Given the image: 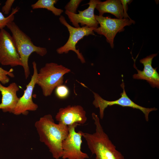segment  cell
Listing matches in <instances>:
<instances>
[{"label": "cell", "instance_id": "13", "mask_svg": "<svg viewBox=\"0 0 159 159\" xmlns=\"http://www.w3.org/2000/svg\"><path fill=\"white\" fill-rule=\"evenodd\" d=\"M157 54H151L140 60V62L144 66L143 71L137 69L135 65V61L134 60L133 66L137 70L138 73L134 74L133 78L134 79L145 80L153 87L159 88V74L156 71L157 67L154 68L152 66L153 59Z\"/></svg>", "mask_w": 159, "mask_h": 159}, {"label": "cell", "instance_id": "10", "mask_svg": "<svg viewBox=\"0 0 159 159\" xmlns=\"http://www.w3.org/2000/svg\"><path fill=\"white\" fill-rule=\"evenodd\" d=\"M33 73L30 82L26 86L23 95L19 100L15 107L13 113L16 115L21 114L27 115L28 111H35L38 108V105L32 100L33 90L36 84L38 71L37 65L35 61L32 62Z\"/></svg>", "mask_w": 159, "mask_h": 159}, {"label": "cell", "instance_id": "14", "mask_svg": "<svg viewBox=\"0 0 159 159\" xmlns=\"http://www.w3.org/2000/svg\"><path fill=\"white\" fill-rule=\"evenodd\" d=\"M19 89L15 82H12L6 87L0 82V92L2 95L0 109L3 112L13 113L19 100L16 94Z\"/></svg>", "mask_w": 159, "mask_h": 159}, {"label": "cell", "instance_id": "18", "mask_svg": "<svg viewBox=\"0 0 159 159\" xmlns=\"http://www.w3.org/2000/svg\"><path fill=\"white\" fill-rule=\"evenodd\" d=\"M13 71V69L12 68L7 71L0 67V82L4 85L8 83L10 79L8 76L12 78L14 77V75L12 72Z\"/></svg>", "mask_w": 159, "mask_h": 159}, {"label": "cell", "instance_id": "1", "mask_svg": "<svg viewBox=\"0 0 159 159\" xmlns=\"http://www.w3.org/2000/svg\"><path fill=\"white\" fill-rule=\"evenodd\" d=\"M40 141L48 148L55 159L62 155V143L69 134L68 126L55 123L51 114L40 117L35 123Z\"/></svg>", "mask_w": 159, "mask_h": 159}, {"label": "cell", "instance_id": "2", "mask_svg": "<svg viewBox=\"0 0 159 159\" xmlns=\"http://www.w3.org/2000/svg\"><path fill=\"white\" fill-rule=\"evenodd\" d=\"M92 116L95 126V132L90 134L82 131V134L89 149L95 155V159H125L104 131L97 115L93 112Z\"/></svg>", "mask_w": 159, "mask_h": 159}, {"label": "cell", "instance_id": "8", "mask_svg": "<svg viewBox=\"0 0 159 159\" xmlns=\"http://www.w3.org/2000/svg\"><path fill=\"white\" fill-rule=\"evenodd\" d=\"M79 124L75 123L68 126L69 134L62 143L63 159H86L89 158L88 154L81 150L82 143L81 131L77 132L75 128Z\"/></svg>", "mask_w": 159, "mask_h": 159}, {"label": "cell", "instance_id": "12", "mask_svg": "<svg viewBox=\"0 0 159 159\" xmlns=\"http://www.w3.org/2000/svg\"><path fill=\"white\" fill-rule=\"evenodd\" d=\"M100 1L98 0H90L87 4L88 7L83 11H78V14H73L67 11L65 13L68 17L72 24L75 27H79V23L82 26L97 28L99 24L95 17L94 10L96 5Z\"/></svg>", "mask_w": 159, "mask_h": 159}, {"label": "cell", "instance_id": "22", "mask_svg": "<svg viewBox=\"0 0 159 159\" xmlns=\"http://www.w3.org/2000/svg\"><path fill=\"white\" fill-rule=\"evenodd\" d=\"M123 9V18L131 19L128 16L127 12L128 9L127 4H130L132 1L130 0H120Z\"/></svg>", "mask_w": 159, "mask_h": 159}, {"label": "cell", "instance_id": "16", "mask_svg": "<svg viewBox=\"0 0 159 159\" xmlns=\"http://www.w3.org/2000/svg\"><path fill=\"white\" fill-rule=\"evenodd\" d=\"M58 1L57 0H38L32 4L31 6L33 9H46L51 11L55 16H60L63 10L54 6Z\"/></svg>", "mask_w": 159, "mask_h": 159}, {"label": "cell", "instance_id": "21", "mask_svg": "<svg viewBox=\"0 0 159 159\" xmlns=\"http://www.w3.org/2000/svg\"><path fill=\"white\" fill-rule=\"evenodd\" d=\"M14 0H7L2 7L1 11L4 14H8L10 12L11 7L14 2Z\"/></svg>", "mask_w": 159, "mask_h": 159}, {"label": "cell", "instance_id": "19", "mask_svg": "<svg viewBox=\"0 0 159 159\" xmlns=\"http://www.w3.org/2000/svg\"><path fill=\"white\" fill-rule=\"evenodd\" d=\"M55 89V94L58 98L65 99L69 95V90L66 86L62 85L57 87Z\"/></svg>", "mask_w": 159, "mask_h": 159}, {"label": "cell", "instance_id": "17", "mask_svg": "<svg viewBox=\"0 0 159 159\" xmlns=\"http://www.w3.org/2000/svg\"><path fill=\"white\" fill-rule=\"evenodd\" d=\"M19 9L17 6L12 8L11 14L6 17H5L2 12L0 11V30L4 29L9 22L14 21V15L18 12Z\"/></svg>", "mask_w": 159, "mask_h": 159}, {"label": "cell", "instance_id": "15", "mask_svg": "<svg viewBox=\"0 0 159 159\" xmlns=\"http://www.w3.org/2000/svg\"><path fill=\"white\" fill-rule=\"evenodd\" d=\"M95 8L99 11V16H103L105 13H109L114 15L117 19L123 18V7L120 0L100 1L96 5Z\"/></svg>", "mask_w": 159, "mask_h": 159}, {"label": "cell", "instance_id": "6", "mask_svg": "<svg viewBox=\"0 0 159 159\" xmlns=\"http://www.w3.org/2000/svg\"><path fill=\"white\" fill-rule=\"evenodd\" d=\"M122 83L120 86L123 89V92L120 95L121 97L117 100L114 101H108L102 98L98 93L92 92L94 95V100L92 104L96 108L100 110V117L102 119L104 116V111L108 106L117 105L123 107H129L134 109H139L145 115L146 121H149V115L150 112L156 111L157 109L155 107L146 108L140 106L134 102L128 96L125 88V84L122 77Z\"/></svg>", "mask_w": 159, "mask_h": 159}, {"label": "cell", "instance_id": "11", "mask_svg": "<svg viewBox=\"0 0 159 159\" xmlns=\"http://www.w3.org/2000/svg\"><path fill=\"white\" fill-rule=\"evenodd\" d=\"M55 118L59 124L67 126L75 123L83 125L87 120L86 111L79 105H69L60 108Z\"/></svg>", "mask_w": 159, "mask_h": 159}, {"label": "cell", "instance_id": "5", "mask_svg": "<svg viewBox=\"0 0 159 159\" xmlns=\"http://www.w3.org/2000/svg\"><path fill=\"white\" fill-rule=\"evenodd\" d=\"M59 20L67 29L69 36L66 43L56 49L57 53L59 54H67L69 51H73L76 53L78 58L82 63H85V59L82 54L80 52L79 49H76V44L85 36L95 35L93 31L97 28H90L86 26L78 28L73 27L67 22L64 17L62 15L60 16Z\"/></svg>", "mask_w": 159, "mask_h": 159}, {"label": "cell", "instance_id": "3", "mask_svg": "<svg viewBox=\"0 0 159 159\" xmlns=\"http://www.w3.org/2000/svg\"><path fill=\"white\" fill-rule=\"evenodd\" d=\"M6 26L11 33V36L22 64L25 78L27 79L30 74L28 64L30 56L35 52L41 56H44L47 53V49L45 47L35 45L30 38L22 31L14 22H9Z\"/></svg>", "mask_w": 159, "mask_h": 159}, {"label": "cell", "instance_id": "9", "mask_svg": "<svg viewBox=\"0 0 159 159\" xmlns=\"http://www.w3.org/2000/svg\"><path fill=\"white\" fill-rule=\"evenodd\" d=\"M0 63L11 67H22L12 36L4 29L0 30Z\"/></svg>", "mask_w": 159, "mask_h": 159}, {"label": "cell", "instance_id": "20", "mask_svg": "<svg viewBox=\"0 0 159 159\" xmlns=\"http://www.w3.org/2000/svg\"><path fill=\"white\" fill-rule=\"evenodd\" d=\"M82 0H71L65 5L64 9L71 13L76 14L77 8Z\"/></svg>", "mask_w": 159, "mask_h": 159}, {"label": "cell", "instance_id": "23", "mask_svg": "<svg viewBox=\"0 0 159 159\" xmlns=\"http://www.w3.org/2000/svg\"><path fill=\"white\" fill-rule=\"evenodd\" d=\"M0 2H1V1H0Z\"/></svg>", "mask_w": 159, "mask_h": 159}, {"label": "cell", "instance_id": "7", "mask_svg": "<svg viewBox=\"0 0 159 159\" xmlns=\"http://www.w3.org/2000/svg\"><path fill=\"white\" fill-rule=\"evenodd\" d=\"M95 17L100 26L95 29L94 32L105 36L112 48H114V38L116 34L124 31L125 26L135 23L134 21L128 18L112 19L95 15Z\"/></svg>", "mask_w": 159, "mask_h": 159}, {"label": "cell", "instance_id": "4", "mask_svg": "<svg viewBox=\"0 0 159 159\" xmlns=\"http://www.w3.org/2000/svg\"><path fill=\"white\" fill-rule=\"evenodd\" d=\"M71 72L69 68L54 62L46 63L38 73L36 84L45 97L50 96L57 87L62 85L64 75Z\"/></svg>", "mask_w": 159, "mask_h": 159}]
</instances>
